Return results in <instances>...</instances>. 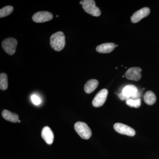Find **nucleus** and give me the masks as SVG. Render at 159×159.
<instances>
[{
  "mask_svg": "<svg viewBox=\"0 0 159 159\" xmlns=\"http://www.w3.org/2000/svg\"><path fill=\"white\" fill-rule=\"evenodd\" d=\"M138 92L139 90L136 86L128 84L123 88L122 93L118 94V97L122 100H126L129 99H134Z\"/></svg>",
  "mask_w": 159,
  "mask_h": 159,
  "instance_id": "4",
  "label": "nucleus"
},
{
  "mask_svg": "<svg viewBox=\"0 0 159 159\" xmlns=\"http://www.w3.org/2000/svg\"><path fill=\"white\" fill-rule=\"evenodd\" d=\"M41 135L43 139L47 144L48 145L53 144L54 140V134L51 129L48 126H45L43 128Z\"/></svg>",
  "mask_w": 159,
  "mask_h": 159,
  "instance_id": "11",
  "label": "nucleus"
},
{
  "mask_svg": "<svg viewBox=\"0 0 159 159\" xmlns=\"http://www.w3.org/2000/svg\"><path fill=\"white\" fill-rule=\"evenodd\" d=\"M2 116L6 120L13 123L17 122L19 121L18 115L11 112L7 110H5L3 111L2 112Z\"/></svg>",
  "mask_w": 159,
  "mask_h": 159,
  "instance_id": "14",
  "label": "nucleus"
},
{
  "mask_svg": "<svg viewBox=\"0 0 159 159\" xmlns=\"http://www.w3.org/2000/svg\"><path fill=\"white\" fill-rule=\"evenodd\" d=\"M126 103L129 106L131 107H135V108H139L141 106V99H129L126 100Z\"/></svg>",
  "mask_w": 159,
  "mask_h": 159,
  "instance_id": "18",
  "label": "nucleus"
},
{
  "mask_svg": "<svg viewBox=\"0 0 159 159\" xmlns=\"http://www.w3.org/2000/svg\"><path fill=\"white\" fill-rule=\"evenodd\" d=\"M17 45V40L13 38L6 39L2 43V47L4 51L10 55H13L15 53Z\"/></svg>",
  "mask_w": 159,
  "mask_h": 159,
  "instance_id": "5",
  "label": "nucleus"
},
{
  "mask_svg": "<svg viewBox=\"0 0 159 159\" xmlns=\"http://www.w3.org/2000/svg\"><path fill=\"white\" fill-rule=\"evenodd\" d=\"M114 128L117 132L122 134L129 136H134L135 134V131L134 129L123 123H116L114 124Z\"/></svg>",
  "mask_w": 159,
  "mask_h": 159,
  "instance_id": "6",
  "label": "nucleus"
},
{
  "mask_svg": "<svg viewBox=\"0 0 159 159\" xmlns=\"http://www.w3.org/2000/svg\"><path fill=\"white\" fill-rule=\"evenodd\" d=\"M53 15L47 11H41L36 12L33 16L32 20L36 23H43L51 20L53 18Z\"/></svg>",
  "mask_w": 159,
  "mask_h": 159,
  "instance_id": "8",
  "label": "nucleus"
},
{
  "mask_svg": "<svg viewBox=\"0 0 159 159\" xmlns=\"http://www.w3.org/2000/svg\"><path fill=\"white\" fill-rule=\"evenodd\" d=\"M8 81L7 75L5 73L0 74V89L2 90H6L8 88Z\"/></svg>",
  "mask_w": 159,
  "mask_h": 159,
  "instance_id": "16",
  "label": "nucleus"
},
{
  "mask_svg": "<svg viewBox=\"0 0 159 159\" xmlns=\"http://www.w3.org/2000/svg\"><path fill=\"white\" fill-rule=\"evenodd\" d=\"M18 122H20V120H19Z\"/></svg>",
  "mask_w": 159,
  "mask_h": 159,
  "instance_id": "20",
  "label": "nucleus"
},
{
  "mask_svg": "<svg viewBox=\"0 0 159 159\" xmlns=\"http://www.w3.org/2000/svg\"><path fill=\"white\" fill-rule=\"evenodd\" d=\"M74 127L75 131L82 139L87 140L91 138L92 134V131L86 123L77 122L75 123Z\"/></svg>",
  "mask_w": 159,
  "mask_h": 159,
  "instance_id": "3",
  "label": "nucleus"
},
{
  "mask_svg": "<svg viewBox=\"0 0 159 159\" xmlns=\"http://www.w3.org/2000/svg\"><path fill=\"white\" fill-rule=\"evenodd\" d=\"M116 47L114 43H105L97 46L96 50L99 53H109L113 51Z\"/></svg>",
  "mask_w": 159,
  "mask_h": 159,
  "instance_id": "12",
  "label": "nucleus"
},
{
  "mask_svg": "<svg viewBox=\"0 0 159 159\" xmlns=\"http://www.w3.org/2000/svg\"><path fill=\"white\" fill-rule=\"evenodd\" d=\"M142 69L139 67H132L129 69L125 74V77L127 79L138 81L142 77Z\"/></svg>",
  "mask_w": 159,
  "mask_h": 159,
  "instance_id": "10",
  "label": "nucleus"
},
{
  "mask_svg": "<svg viewBox=\"0 0 159 159\" xmlns=\"http://www.w3.org/2000/svg\"><path fill=\"white\" fill-rule=\"evenodd\" d=\"M31 101L35 105H39L41 103V100L37 95H33L31 97Z\"/></svg>",
  "mask_w": 159,
  "mask_h": 159,
  "instance_id": "19",
  "label": "nucleus"
},
{
  "mask_svg": "<svg viewBox=\"0 0 159 159\" xmlns=\"http://www.w3.org/2000/svg\"><path fill=\"white\" fill-rule=\"evenodd\" d=\"M13 11L12 6H5L0 10V17L3 18L8 16Z\"/></svg>",
  "mask_w": 159,
  "mask_h": 159,
  "instance_id": "17",
  "label": "nucleus"
},
{
  "mask_svg": "<svg viewBox=\"0 0 159 159\" xmlns=\"http://www.w3.org/2000/svg\"><path fill=\"white\" fill-rule=\"evenodd\" d=\"M82 5L83 9L89 14L93 16H99L101 15V11L98 7L96 6L95 1L93 0H84L80 2Z\"/></svg>",
  "mask_w": 159,
  "mask_h": 159,
  "instance_id": "2",
  "label": "nucleus"
},
{
  "mask_svg": "<svg viewBox=\"0 0 159 159\" xmlns=\"http://www.w3.org/2000/svg\"><path fill=\"white\" fill-rule=\"evenodd\" d=\"M108 93V90L106 89H103L99 91L94 97L92 102L93 106L96 107L102 106L106 100Z\"/></svg>",
  "mask_w": 159,
  "mask_h": 159,
  "instance_id": "7",
  "label": "nucleus"
},
{
  "mask_svg": "<svg viewBox=\"0 0 159 159\" xmlns=\"http://www.w3.org/2000/svg\"><path fill=\"white\" fill-rule=\"evenodd\" d=\"M118 47V45H116V47Z\"/></svg>",
  "mask_w": 159,
  "mask_h": 159,
  "instance_id": "21",
  "label": "nucleus"
},
{
  "mask_svg": "<svg viewBox=\"0 0 159 159\" xmlns=\"http://www.w3.org/2000/svg\"><path fill=\"white\" fill-rule=\"evenodd\" d=\"M65 36L62 31H58L51 35L50 44L55 51H61L65 46Z\"/></svg>",
  "mask_w": 159,
  "mask_h": 159,
  "instance_id": "1",
  "label": "nucleus"
},
{
  "mask_svg": "<svg viewBox=\"0 0 159 159\" xmlns=\"http://www.w3.org/2000/svg\"><path fill=\"white\" fill-rule=\"evenodd\" d=\"M143 99L146 104L152 105L156 102L157 97L152 91H148L144 94Z\"/></svg>",
  "mask_w": 159,
  "mask_h": 159,
  "instance_id": "15",
  "label": "nucleus"
},
{
  "mask_svg": "<svg viewBox=\"0 0 159 159\" xmlns=\"http://www.w3.org/2000/svg\"><path fill=\"white\" fill-rule=\"evenodd\" d=\"M98 84H99V82L97 80H90L86 82L84 85V91L87 93H91L97 88Z\"/></svg>",
  "mask_w": 159,
  "mask_h": 159,
  "instance_id": "13",
  "label": "nucleus"
},
{
  "mask_svg": "<svg viewBox=\"0 0 159 159\" xmlns=\"http://www.w3.org/2000/svg\"><path fill=\"white\" fill-rule=\"evenodd\" d=\"M150 12V10L148 7H144L136 11L131 17V21L133 23H137L142 19L148 16Z\"/></svg>",
  "mask_w": 159,
  "mask_h": 159,
  "instance_id": "9",
  "label": "nucleus"
}]
</instances>
